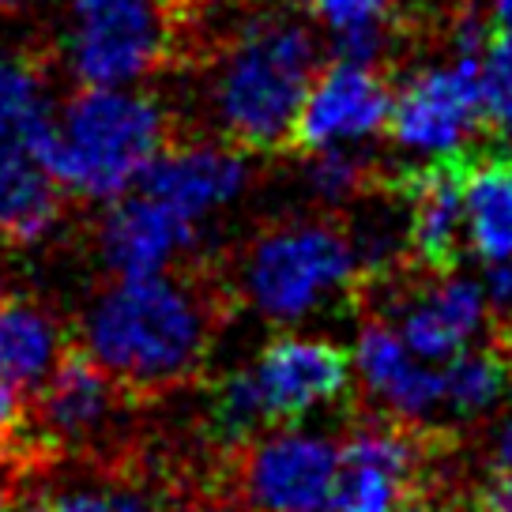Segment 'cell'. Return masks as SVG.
<instances>
[{
    "label": "cell",
    "mask_w": 512,
    "mask_h": 512,
    "mask_svg": "<svg viewBox=\"0 0 512 512\" xmlns=\"http://www.w3.org/2000/svg\"><path fill=\"white\" fill-rule=\"evenodd\" d=\"M27 0H0V12H19Z\"/></svg>",
    "instance_id": "obj_32"
},
{
    "label": "cell",
    "mask_w": 512,
    "mask_h": 512,
    "mask_svg": "<svg viewBox=\"0 0 512 512\" xmlns=\"http://www.w3.org/2000/svg\"><path fill=\"white\" fill-rule=\"evenodd\" d=\"M464 512H482V509H479V505H475V497H471V505H467V509H464Z\"/></svg>",
    "instance_id": "obj_34"
},
{
    "label": "cell",
    "mask_w": 512,
    "mask_h": 512,
    "mask_svg": "<svg viewBox=\"0 0 512 512\" xmlns=\"http://www.w3.org/2000/svg\"><path fill=\"white\" fill-rule=\"evenodd\" d=\"M358 373L396 418L422 422L445 403V373L430 369L388 320H366L358 336Z\"/></svg>",
    "instance_id": "obj_15"
},
{
    "label": "cell",
    "mask_w": 512,
    "mask_h": 512,
    "mask_svg": "<svg viewBox=\"0 0 512 512\" xmlns=\"http://www.w3.org/2000/svg\"><path fill=\"white\" fill-rule=\"evenodd\" d=\"M305 12L320 23H328L332 31H347L369 19L392 16V0H298Z\"/></svg>",
    "instance_id": "obj_26"
},
{
    "label": "cell",
    "mask_w": 512,
    "mask_h": 512,
    "mask_svg": "<svg viewBox=\"0 0 512 512\" xmlns=\"http://www.w3.org/2000/svg\"><path fill=\"white\" fill-rule=\"evenodd\" d=\"M241 189H245L241 151L208 140H177V132L140 174V192L170 204L189 219L230 204Z\"/></svg>",
    "instance_id": "obj_13"
},
{
    "label": "cell",
    "mask_w": 512,
    "mask_h": 512,
    "mask_svg": "<svg viewBox=\"0 0 512 512\" xmlns=\"http://www.w3.org/2000/svg\"><path fill=\"white\" fill-rule=\"evenodd\" d=\"M479 147H456L426 166L388 174L384 192L403 208V234L415 272L448 275L467 245V177Z\"/></svg>",
    "instance_id": "obj_8"
},
{
    "label": "cell",
    "mask_w": 512,
    "mask_h": 512,
    "mask_svg": "<svg viewBox=\"0 0 512 512\" xmlns=\"http://www.w3.org/2000/svg\"><path fill=\"white\" fill-rule=\"evenodd\" d=\"M358 249L339 215H305L264 226L241 256V298L268 320H302L332 294H354Z\"/></svg>",
    "instance_id": "obj_4"
},
{
    "label": "cell",
    "mask_w": 512,
    "mask_h": 512,
    "mask_svg": "<svg viewBox=\"0 0 512 512\" xmlns=\"http://www.w3.org/2000/svg\"><path fill=\"white\" fill-rule=\"evenodd\" d=\"M497 23H505V27H512V0H497Z\"/></svg>",
    "instance_id": "obj_31"
},
{
    "label": "cell",
    "mask_w": 512,
    "mask_h": 512,
    "mask_svg": "<svg viewBox=\"0 0 512 512\" xmlns=\"http://www.w3.org/2000/svg\"><path fill=\"white\" fill-rule=\"evenodd\" d=\"M411 272V268H407ZM407 272L396 275H377V279H362L358 290H381L384 302H400V336L407 339V347L426 358L445 366L460 351H467V343L482 332L486 324V290L475 279L448 272V275H430V283H422L418 290H400V279Z\"/></svg>",
    "instance_id": "obj_10"
},
{
    "label": "cell",
    "mask_w": 512,
    "mask_h": 512,
    "mask_svg": "<svg viewBox=\"0 0 512 512\" xmlns=\"http://www.w3.org/2000/svg\"><path fill=\"white\" fill-rule=\"evenodd\" d=\"M192 241L196 219L147 192L117 200L98 226V253L113 275L166 272L177 256L192 249Z\"/></svg>",
    "instance_id": "obj_14"
},
{
    "label": "cell",
    "mask_w": 512,
    "mask_h": 512,
    "mask_svg": "<svg viewBox=\"0 0 512 512\" xmlns=\"http://www.w3.org/2000/svg\"><path fill=\"white\" fill-rule=\"evenodd\" d=\"M226 479L245 512H324L339 482V448L309 433H260L226 452Z\"/></svg>",
    "instance_id": "obj_6"
},
{
    "label": "cell",
    "mask_w": 512,
    "mask_h": 512,
    "mask_svg": "<svg viewBox=\"0 0 512 512\" xmlns=\"http://www.w3.org/2000/svg\"><path fill=\"white\" fill-rule=\"evenodd\" d=\"M313 162H309V185L320 200L328 204H343V200H354V196H369V192H384L388 185V174L366 155H358L351 147L339 144H324L317 151H309Z\"/></svg>",
    "instance_id": "obj_22"
},
{
    "label": "cell",
    "mask_w": 512,
    "mask_h": 512,
    "mask_svg": "<svg viewBox=\"0 0 512 512\" xmlns=\"http://www.w3.org/2000/svg\"><path fill=\"white\" fill-rule=\"evenodd\" d=\"M249 369L264 396L272 430L298 422L320 403H332L351 384V354L339 343L309 336H275Z\"/></svg>",
    "instance_id": "obj_12"
},
{
    "label": "cell",
    "mask_w": 512,
    "mask_h": 512,
    "mask_svg": "<svg viewBox=\"0 0 512 512\" xmlns=\"http://www.w3.org/2000/svg\"><path fill=\"white\" fill-rule=\"evenodd\" d=\"M204 430H208L211 445H219L223 452L249 445L253 437L272 430V418H268L264 396L256 388L253 369H234L211 384Z\"/></svg>",
    "instance_id": "obj_20"
},
{
    "label": "cell",
    "mask_w": 512,
    "mask_h": 512,
    "mask_svg": "<svg viewBox=\"0 0 512 512\" xmlns=\"http://www.w3.org/2000/svg\"><path fill=\"white\" fill-rule=\"evenodd\" d=\"M482 117L486 128H512V27L497 23L479 61Z\"/></svg>",
    "instance_id": "obj_23"
},
{
    "label": "cell",
    "mask_w": 512,
    "mask_h": 512,
    "mask_svg": "<svg viewBox=\"0 0 512 512\" xmlns=\"http://www.w3.org/2000/svg\"><path fill=\"white\" fill-rule=\"evenodd\" d=\"M170 136L174 128L155 98L91 83L64 102L57 125L46 113L31 128L23 151H31L64 192L113 200L140 181Z\"/></svg>",
    "instance_id": "obj_2"
},
{
    "label": "cell",
    "mask_w": 512,
    "mask_h": 512,
    "mask_svg": "<svg viewBox=\"0 0 512 512\" xmlns=\"http://www.w3.org/2000/svg\"><path fill=\"white\" fill-rule=\"evenodd\" d=\"M68 351L61 320L27 294L0 290V377L27 396L42 388Z\"/></svg>",
    "instance_id": "obj_17"
},
{
    "label": "cell",
    "mask_w": 512,
    "mask_h": 512,
    "mask_svg": "<svg viewBox=\"0 0 512 512\" xmlns=\"http://www.w3.org/2000/svg\"><path fill=\"white\" fill-rule=\"evenodd\" d=\"M4 249H12V245H8V241H4V234H0V256H4Z\"/></svg>",
    "instance_id": "obj_33"
},
{
    "label": "cell",
    "mask_w": 512,
    "mask_h": 512,
    "mask_svg": "<svg viewBox=\"0 0 512 512\" xmlns=\"http://www.w3.org/2000/svg\"><path fill=\"white\" fill-rule=\"evenodd\" d=\"M0 512H53V505L38 494H12L0 501Z\"/></svg>",
    "instance_id": "obj_29"
},
{
    "label": "cell",
    "mask_w": 512,
    "mask_h": 512,
    "mask_svg": "<svg viewBox=\"0 0 512 512\" xmlns=\"http://www.w3.org/2000/svg\"><path fill=\"white\" fill-rule=\"evenodd\" d=\"M497 464L512 467V415L505 418V426L497 433Z\"/></svg>",
    "instance_id": "obj_30"
},
{
    "label": "cell",
    "mask_w": 512,
    "mask_h": 512,
    "mask_svg": "<svg viewBox=\"0 0 512 512\" xmlns=\"http://www.w3.org/2000/svg\"><path fill=\"white\" fill-rule=\"evenodd\" d=\"M211 64L223 144L241 155H283L320 72L313 34L287 19H256L230 34Z\"/></svg>",
    "instance_id": "obj_3"
},
{
    "label": "cell",
    "mask_w": 512,
    "mask_h": 512,
    "mask_svg": "<svg viewBox=\"0 0 512 512\" xmlns=\"http://www.w3.org/2000/svg\"><path fill=\"white\" fill-rule=\"evenodd\" d=\"M490 294H494L497 309L512 313V260H501L490 272Z\"/></svg>",
    "instance_id": "obj_28"
},
{
    "label": "cell",
    "mask_w": 512,
    "mask_h": 512,
    "mask_svg": "<svg viewBox=\"0 0 512 512\" xmlns=\"http://www.w3.org/2000/svg\"><path fill=\"white\" fill-rule=\"evenodd\" d=\"M230 317L215 275H117L87 309V351L125 384L132 400L196 384Z\"/></svg>",
    "instance_id": "obj_1"
},
{
    "label": "cell",
    "mask_w": 512,
    "mask_h": 512,
    "mask_svg": "<svg viewBox=\"0 0 512 512\" xmlns=\"http://www.w3.org/2000/svg\"><path fill=\"white\" fill-rule=\"evenodd\" d=\"M467 245L486 264L512 260V147H479L467 177Z\"/></svg>",
    "instance_id": "obj_18"
},
{
    "label": "cell",
    "mask_w": 512,
    "mask_h": 512,
    "mask_svg": "<svg viewBox=\"0 0 512 512\" xmlns=\"http://www.w3.org/2000/svg\"><path fill=\"white\" fill-rule=\"evenodd\" d=\"M475 505L482 512H512V467L497 464L490 479L475 490Z\"/></svg>",
    "instance_id": "obj_27"
},
{
    "label": "cell",
    "mask_w": 512,
    "mask_h": 512,
    "mask_svg": "<svg viewBox=\"0 0 512 512\" xmlns=\"http://www.w3.org/2000/svg\"><path fill=\"white\" fill-rule=\"evenodd\" d=\"M53 512H162L128 486H64L49 497Z\"/></svg>",
    "instance_id": "obj_24"
},
{
    "label": "cell",
    "mask_w": 512,
    "mask_h": 512,
    "mask_svg": "<svg viewBox=\"0 0 512 512\" xmlns=\"http://www.w3.org/2000/svg\"><path fill=\"white\" fill-rule=\"evenodd\" d=\"M31 396L0 377V460H31Z\"/></svg>",
    "instance_id": "obj_25"
},
{
    "label": "cell",
    "mask_w": 512,
    "mask_h": 512,
    "mask_svg": "<svg viewBox=\"0 0 512 512\" xmlns=\"http://www.w3.org/2000/svg\"><path fill=\"white\" fill-rule=\"evenodd\" d=\"M132 396L83 343H68L42 388L31 392V441L38 456L91 452L117 433Z\"/></svg>",
    "instance_id": "obj_7"
},
{
    "label": "cell",
    "mask_w": 512,
    "mask_h": 512,
    "mask_svg": "<svg viewBox=\"0 0 512 512\" xmlns=\"http://www.w3.org/2000/svg\"><path fill=\"white\" fill-rule=\"evenodd\" d=\"M200 8L204 0H72V64L98 87L181 64L196 49Z\"/></svg>",
    "instance_id": "obj_5"
},
{
    "label": "cell",
    "mask_w": 512,
    "mask_h": 512,
    "mask_svg": "<svg viewBox=\"0 0 512 512\" xmlns=\"http://www.w3.org/2000/svg\"><path fill=\"white\" fill-rule=\"evenodd\" d=\"M445 403L452 415L479 418L512 392V347L497 336L486 347L460 351L445 362Z\"/></svg>",
    "instance_id": "obj_19"
},
{
    "label": "cell",
    "mask_w": 512,
    "mask_h": 512,
    "mask_svg": "<svg viewBox=\"0 0 512 512\" xmlns=\"http://www.w3.org/2000/svg\"><path fill=\"white\" fill-rule=\"evenodd\" d=\"M392 113V72L358 61H336L320 68L298 121L290 128V155H309L324 144L362 140L381 132Z\"/></svg>",
    "instance_id": "obj_11"
},
{
    "label": "cell",
    "mask_w": 512,
    "mask_h": 512,
    "mask_svg": "<svg viewBox=\"0 0 512 512\" xmlns=\"http://www.w3.org/2000/svg\"><path fill=\"white\" fill-rule=\"evenodd\" d=\"M46 68L42 57H0V144L23 147L31 128L46 117Z\"/></svg>",
    "instance_id": "obj_21"
},
{
    "label": "cell",
    "mask_w": 512,
    "mask_h": 512,
    "mask_svg": "<svg viewBox=\"0 0 512 512\" xmlns=\"http://www.w3.org/2000/svg\"><path fill=\"white\" fill-rule=\"evenodd\" d=\"M64 215V189L31 151L0 144V234L12 249L46 241Z\"/></svg>",
    "instance_id": "obj_16"
},
{
    "label": "cell",
    "mask_w": 512,
    "mask_h": 512,
    "mask_svg": "<svg viewBox=\"0 0 512 512\" xmlns=\"http://www.w3.org/2000/svg\"><path fill=\"white\" fill-rule=\"evenodd\" d=\"M486 128L479 57H456L452 68H422L392 102L384 132L392 144L445 155L467 147V136Z\"/></svg>",
    "instance_id": "obj_9"
}]
</instances>
